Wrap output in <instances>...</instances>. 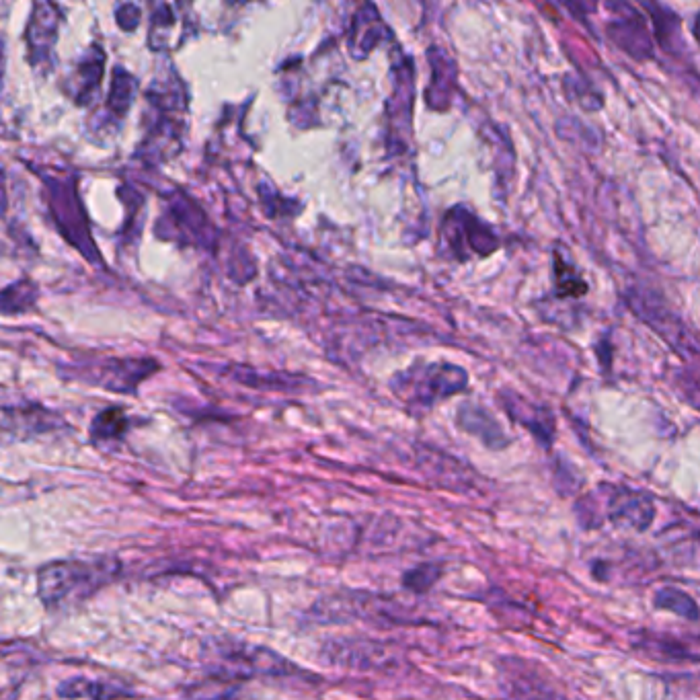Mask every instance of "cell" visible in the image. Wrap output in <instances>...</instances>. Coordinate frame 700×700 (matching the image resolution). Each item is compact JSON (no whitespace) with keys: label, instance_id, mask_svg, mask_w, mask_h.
Masks as SVG:
<instances>
[{"label":"cell","instance_id":"obj_15","mask_svg":"<svg viewBox=\"0 0 700 700\" xmlns=\"http://www.w3.org/2000/svg\"><path fill=\"white\" fill-rule=\"evenodd\" d=\"M124 432H126V417L120 409H107L105 413L97 415L91 427V434L99 440L120 438Z\"/></svg>","mask_w":700,"mask_h":700},{"label":"cell","instance_id":"obj_11","mask_svg":"<svg viewBox=\"0 0 700 700\" xmlns=\"http://www.w3.org/2000/svg\"><path fill=\"white\" fill-rule=\"evenodd\" d=\"M58 694L68 700H79V698H89V700H118L130 696V690L118 686V684H107L101 680H89V678H70L64 680L58 686Z\"/></svg>","mask_w":700,"mask_h":700},{"label":"cell","instance_id":"obj_17","mask_svg":"<svg viewBox=\"0 0 700 700\" xmlns=\"http://www.w3.org/2000/svg\"><path fill=\"white\" fill-rule=\"evenodd\" d=\"M52 15H35L33 21H31V29H29V48L35 52V54H40L42 50L40 48H48L52 46L54 42V37H56V25L54 21L50 19Z\"/></svg>","mask_w":700,"mask_h":700},{"label":"cell","instance_id":"obj_13","mask_svg":"<svg viewBox=\"0 0 700 700\" xmlns=\"http://www.w3.org/2000/svg\"><path fill=\"white\" fill-rule=\"evenodd\" d=\"M655 606L661 608V610H668L684 620H698L700 618V608L698 604L692 600V596H688L686 592L678 590V588H672V586H666V588H661L657 594H655Z\"/></svg>","mask_w":700,"mask_h":700},{"label":"cell","instance_id":"obj_9","mask_svg":"<svg viewBox=\"0 0 700 700\" xmlns=\"http://www.w3.org/2000/svg\"><path fill=\"white\" fill-rule=\"evenodd\" d=\"M499 401L503 403L505 411L510 413L512 419H516L520 425H524L528 432H532L544 446H551L555 440V417L549 409L538 407L530 401H526L520 395H499Z\"/></svg>","mask_w":700,"mask_h":700},{"label":"cell","instance_id":"obj_16","mask_svg":"<svg viewBox=\"0 0 700 700\" xmlns=\"http://www.w3.org/2000/svg\"><path fill=\"white\" fill-rule=\"evenodd\" d=\"M440 575H442V569L438 565L425 563V565H419V567L407 571L403 577V583H405L407 590H411L415 594H423L434 586V583L440 579Z\"/></svg>","mask_w":700,"mask_h":700},{"label":"cell","instance_id":"obj_8","mask_svg":"<svg viewBox=\"0 0 700 700\" xmlns=\"http://www.w3.org/2000/svg\"><path fill=\"white\" fill-rule=\"evenodd\" d=\"M618 19L608 23V37L635 60H649L653 56V40L645 17L633 7H627V15H616Z\"/></svg>","mask_w":700,"mask_h":700},{"label":"cell","instance_id":"obj_10","mask_svg":"<svg viewBox=\"0 0 700 700\" xmlns=\"http://www.w3.org/2000/svg\"><path fill=\"white\" fill-rule=\"evenodd\" d=\"M458 425L464 432L479 438L491 450H501L510 444V438L505 436L501 425L481 407L464 405L458 413Z\"/></svg>","mask_w":700,"mask_h":700},{"label":"cell","instance_id":"obj_1","mask_svg":"<svg viewBox=\"0 0 700 700\" xmlns=\"http://www.w3.org/2000/svg\"><path fill=\"white\" fill-rule=\"evenodd\" d=\"M120 561L103 557L95 561H54L37 573V594L46 608H64L91 598L118 575Z\"/></svg>","mask_w":700,"mask_h":700},{"label":"cell","instance_id":"obj_18","mask_svg":"<svg viewBox=\"0 0 700 700\" xmlns=\"http://www.w3.org/2000/svg\"><path fill=\"white\" fill-rule=\"evenodd\" d=\"M694 35H696V40L700 44V13L696 15V21H694Z\"/></svg>","mask_w":700,"mask_h":700},{"label":"cell","instance_id":"obj_6","mask_svg":"<svg viewBox=\"0 0 700 700\" xmlns=\"http://www.w3.org/2000/svg\"><path fill=\"white\" fill-rule=\"evenodd\" d=\"M608 520L622 528L633 532H645L655 520V503L649 495L631 489H616L608 497Z\"/></svg>","mask_w":700,"mask_h":700},{"label":"cell","instance_id":"obj_4","mask_svg":"<svg viewBox=\"0 0 700 700\" xmlns=\"http://www.w3.org/2000/svg\"><path fill=\"white\" fill-rule=\"evenodd\" d=\"M631 308L635 310V315L647 323L655 333L664 337L672 349L680 356H690L696 354V345H692V339L684 327V323L672 313V310L657 298V294L649 290H633L627 296Z\"/></svg>","mask_w":700,"mask_h":700},{"label":"cell","instance_id":"obj_12","mask_svg":"<svg viewBox=\"0 0 700 700\" xmlns=\"http://www.w3.org/2000/svg\"><path fill=\"white\" fill-rule=\"evenodd\" d=\"M555 290L557 298H579L588 292V284L583 282L577 267L571 261L563 259L561 253H555Z\"/></svg>","mask_w":700,"mask_h":700},{"label":"cell","instance_id":"obj_5","mask_svg":"<svg viewBox=\"0 0 700 700\" xmlns=\"http://www.w3.org/2000/svg\"><path fill=\"white\" fill-rule=\"evenodd\" d=\"M411 399L421 405H434L440 399L452 397L466 386V372L450 364H432L409 370Z\"/></svg>","mask_w":700,"mask_h":700},{"label":"cell","instance_id":"obj_7","mask_svg":"<svg viewBox=\"0 0 700 700\" xmlns=\"http://www.w3.org/2000/svg\"><path fill=\"white\" fill-rule=\"evenodd\" d=\"M505 686L512 700H567L547 676L522 659H510L505 666Z\"/></svg>","mask_w":700,"mask_h":700},{"label":"cell","instance_id":"obj_2","mask_svg":"<svg viewBox=\"0 0 700 700\" xmlns=\"http://www.w3.org/2000/svg\"><path fill=\"white\" fill-rule=\"evenodd\" d=\"M206 670L214 678L245 680L255 676H286L294 674V666L282 655L265 647H253L232 639L212 641L206 649Z\"/></svg>","mask_w":700,"mask_h":700},{"label":"cell","instance_id":"obj_3","mask_svg":"<svg viewBox=\"0 0 700 700\" xmlns=\"http://www.w3.org/2000/svg\"><path fill=\"white\" fill-rule=\"evenodd\" d=\"M442 235L450 249V255L464 261L471 257H487L499 247V239L493 228L464 208L448 212L442 226Z\"/></svg>","mask_w":700,"mask_h":700},{"label":"cell","instance_id":"obj_14","mask_svg":"<svg viewBox=\"0 0 700 700\" xmlns=\"http://www.w3.org/2000/svg\"><path fill=\"white\" fill-rule=\"evenodd\" d=\"M647 9L651 11L657 37H659V42L664 44V48L674 52V46H680V44L684 46L682 37H680V21L676 15L670 9L657 7V5H651Z\"/></svg>","mask_w":700,"mask_h":700}]
</instances>
